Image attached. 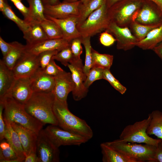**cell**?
<instances>
[{
    "label": "cell",
    "mask_w": 162,
    "mask_h": 162,
    "mask_svg": "<svg viewBox=\"0 0 162 162\" xmlns=\"http://www.w3.org/2000/svg\"><path fill=\"white\" fill-rule=\"evenodd\" d=\"M105 0L103 4L76 27L82 37H91L106 30L110 21Z\"/></svg>",
    "instance_id": "obj_6"
},
{
    "label": "cell",
    "mask_w": 162,
    "mask_h": 162,
    "mask_svg": "<svg viewBox=\"0 0 162 162\" xmlns=\"http://www.w3.org/2000/svg\"><path fill=\"white\" fill-rule=\"evenodd\" d=\"M58 51L57 50L46 51L40 53L38 56L39 69L44 71L52 57Z\"/></svg>",
    "instance_id": "obj_39"
},
{
    "label": "cell",
    "mask_w": 162,
    "mask_h": 162,
    "mask_svg": "<svg viewBox=\"0 0 162 162\" xmlns=\"http://www.w3.org/2000/svg\"><path fill=\"white\" fill-rule=\"evenodd\" d=\"M55 100L52 92H33L24 106L28 113L44 125L48 124L58 126L53 110Z\"/></svg>",
    "instance_id": "obj_2"
},
{
    "label": "cell",
    "mask_w": 162,
    "mask_h": 162,
    "mask_svg": "<svg viewBox=\"0 0 162 162\" xmlns=\"http://www.w3.org/2000/svg\"><path fill=\"white\" fill-rule=\"evenodd\" d=\"M12 47L2 60L6 65L12 70L18 61L26 52V45L17 42H12Z\"/></svg>",
    "instance_id": "obj_26"
},
{
    "label": "cell",
    "mask_w": 162,
    "mask_h": 162,
    "mask_svg": "<svg viewBox=\"0 0 162 162\" xmlns=\"http://www.w3.org/2000/svg\"><path fill=\"white\" fill-rule=\"evenodd\" d=\"M153 50L162 61V41L158 44Z\"/></svg>",
    "instance_id": "obj_48"
},
{
    "label": "cell",
    "mask_w": 162,
    "mask_h": 162,
    "mask_svg": "<svg viewBox=\"0 0 162 162\" xmlns=\"http://www.w3.org/2000/svg\"><path fill=\"white\" fill-rule=\"evenodd\" d=\"M154 159L155 162H162V140L157 146Z\"/></svg>",
    "instance_id": "obj_46"
},
{
    "label": "cell",
    "mask_w": 162,
    "mask_h": 162,
    "mask_svg": "<svg viewBox=\"0 0 162 162\" xmlns=\"http://www.w3.org/2000/svg\"><path fill=\"white\" fill-rule=\"evenodd\" d=\"M29 5L32 20L40 22L46 19L44 14V5L42 0H26Z\"/></svg>",
    "instance_id": "obj_33"
},
{
    "label": "cell",
    "mask_w": 162,
    "mask_h": 162,
    "mask_svg": "<svg viewBox=\"0 0 162 162\" xmlns=\"http://www.w3.org/2000/svg\"><path fill=\"white\" fill-rule=\"evenodd\" d=\"M99 39L100 43L106 46L112 45L116 41L113 36L106 30L100 33Z\"/></svg>",
    "instance_id": "obj_43"
},
{
    "label": "cell",
    "mask_w": 162,
    "mask_h": 162,
    "mask_svg": "<svg viewBox=\"0 0 162 162\" xmlns=\"http://www.w3.org/2000/svg\"><path fill=\"white\" fill-rule=\"evenodd\" d=\"M106 31L115 38L117 49L127 51L136 46L139 41L128 27H122L110 22Z\"/></svg>",
    "instance_id": "obj_11"
},
{
    "label": "cell",
    "mask_w": 162,
    "mask_h": 162,
    "mask_svg": "<svg viewBox=\"0 0 162 162\" xmlns=\"http://www.w3.org/2000/svg\"><path fill=\"white\" fill-rule=\"evenodd\" d=\"M10 123L19 136L26 157L32 152H36L38 134L19 124Z\"/></svg>",
    "instance_id": "obj_16"
},
{
    "label": "cell",
    "mask_w": 162,
    "mask_h": 162,
    "mask_svg": "<svg viewBox=\"0 0 162 162\" xmlns=\"http://www.w3.org/2000/svg\"><path fill=\"white\" fill-rule=\"evenodd\" d=\"M151 119L149 114L147 118L127 125L122 132L119 139L128 142L144 143L157 146L162 140L152 138L146 133Z\"/></svg>",
    "instance_id": "obj_7"
},
{
    "label": "cell",
    "mask_w": 162,
    "mask_h": 162,
    "mask_svg": "<svg viewBox=\"0 0 162 162\" xmlns=\"http://www.w3.org/2000/svg\"><path fill=\"white\" fill-rule=\"evenodd\" d=\"M2 12L6 17L14 22L23 33L26 32L28 29L29 24L24 20L21 19L16 16L7 1Z\"/></svg>",
    "instance_id": "obj_34"
},
{
    "label": "cell",
    "mask_w": 162,
    "mask_h": 162,
    "mask_svg": "<svg viewBox=\"0 0 162 162\" xmlns=\"http://www.w3.org/2000/svg\"><path fill=\"white\" fill-rule=\"evenodd\" d=\"M0 161L6 162H21L13 148L5 139L0 141Z\"/></svg>",
    "instance_id": "obj_29"
},
{
    "label": "cell",
    "mask_w": 162,
    "mask_h": 162,
    "mask_svg": "<svg viewBox=\"0 0 162 162\" xmlns=\"http://www.w3.org/2000/svg\"><path fill=\"white\" fill-rule=\"evenodd\" d=\"M12 47V42L8 43L0 37V48L3 57H4L9 52Z\"/></svg>",
    "instance_id": "obj_45"
},
{
    "label": "cell",
    "mask_w": 162,
    "mask_h": 162,
    "mask_svg": "<svg viewBox=\"0 0 162 162\" xmlns=\"http://www.w3.org/2000/svg\"><path fill=\"white\" fill-rule=\"evenodd\" d=\"M26 45V51L38 55L40 53L47 51L57 50L58 52L70 45L69 42L64 38L47 39L31 45Z\"/></svg>",
    "instance_id": "obj_18"
},
{
    "label": "cell",
    "mask_w": 162,
    "mask_h": 162,
    "mask_svg": "<svg viewBox=\"0 0 162 162\" xmlns=\"http://www.w3.org/2000/svg\"><path fill=\"white\" fill-rule=\"evenodd\" d=\"M107 142L117 151L137 162H155L154 157L156 146L146 144H137L120 139Z\"/></svg>",
    "instance_id": "obj_5"
},
{
    "label": "cell",
    "mask_w": 162,
    "mask_h": 162,
    "mask_svg": "<svg viewBox=\"0 0 162 162\" xmlns=\"http://www.w3.org/2000/svg\"><path fill=\"white\" fill-rule=\"evenodd\" d=\"M154 3L162 12V0H149Z\"/></svg>",
    "instance_id": "obj_51"
},
{
    "label": "cell",
    "mask_w": 162,
    "mask_h": 162,
    "mask_svg": "<svg viewBox=\"0 0 162 162\" xmlns=\"http://www.w3.org/2000/svg\"><path fill=\"white\" fill-rule=\"evenodd\" d=\"M121 0H106V3L107 8H109L116 3Z\"/></svg>",
    "instance_id": "obj_50"
},
{
    "label": "cell",
    "mask_w": 162,
    "mask_h": 162,
    "mask_svg": "<svg viewBox=\"0 0 162 162\" xmlns=\"http://www.w3.org/2000/svg\"><path fill=\"white\" fill-rule=\"evenodd\" d=\"M15 7L23 16L24 20L28 23L33 21L31 16L29 7L25 6L21 2V0H19L13 3Z\"/></svg>",
    "instance_id": "obj_41"
},
{
    "label": "cell",
    "mask_w": 162,
    "mask_h": 162,
    "mask_svg": "<svg viewBox=\"0 0 162 162\" xmlns=\"http://www.w3.org/2000/svg\"><path fill=\"white\" fill-rule=\"evenodd\" d=\"M38 157L36 152H32L26 156L23 162H38Z\"/></svg>",
    "instance_id": "obj_47"
},
{
    "label": "cell",
    "mask_w": 162,
    "mask_h": 162,
    "mask_svg": "<svg viewBox=\"0 0 162 162\" xmlns=\"http://www.w3.org/2000/svg\"><path fill=\"white\" fill-rule=\"evenodd\" d=\"M105 0H88L80 3L78 8L77 24L84 21L93 12L100 8Z\"/></svg>",
    "instance_id": "obj_27"
},
{
    "label": "cell",
    "mask_w": 162,
    "mask_h": 162,
    "mask_svg": "<svg viewBox=\"0 0 162 162\" xmlns=\"http://www.w3.org/2000/svg\"><path fill=\"white\" fill-rule=\"evenodd\" d=\"M81 1L69 2L63 1L54 5H44L45 16L62 19L79 15L78 8Z\"/></svg>",
    "instance_id": "obj_14"
},
{
    "label": "cell",
    "mask_w": 162,
    "mask_h": 162,
    "mask_svg": "<svg viewBox=\"0 0 162 162\" xmlns=\"http://www.w3.org/2000/svg\"><path fill=\"white\" fill-rule=\"evenodd\" d=\"M161 24L146 25L134 21L131 23L129 27L133 34L140 41L144 39L150 32L159 27Z\"/></svg>",
    "instance_id": "obj_32"
},
{
    "label": "cell",
    "mask_w": 162,
    "mask_h": 162,
    "mask_svg": "<svg viewBox=\"0 0 162 162\" xmlns=\"http://www.w3.org/2000/svg\"><path fill=\"white\" fill-rule=\"evenodd\" d=\"M16 79L12 70L0 60V101L9 97Z\"/></svg>",
    "instance_id": "obj_21"
},
{
    "label": "cell",
    "mask_w": 162,
    "mask_h": 162,
    "mask_svg": "<svg viewBox=\"0 0 162 162\" xmlns=\"http://www.w3.org/2000/svg\"><path fill=\"white\" fill-rule=\"evenodd\" d=\"M134 21L146 25L161 24L162 22V12L153 2L149 0H144Z\"/></svg>",
    "instance_id": "obj_12"
},
{
    "label": "cell",
    "mask_w": 162,
    "mask_h": 162,
    "mask_svg": "<svg viewBox=\"0 0 162 162\" xmlns=\"http://www.w3.org/2000/svg\"><path fill=\"white\" fill-rule=\"evenodd\" d=\"M88 0H64V1L69 2H73L76 1H80L82 2H85Z\"/></svg>",
    "instance_id": "obj_53"
},
{
    "label": "cell",
    "mask_w": 162,
    "mask_h": 162,
    "mask_svg": "<svg viewBox=\"0 0 162 162\" xmlns=\"http://www.w3.org/2000/svg\"><path fill=\"white\" fill-rule=\"evenodd\" d=\"M4 104V117L10 123L19 124L33 131L37 134L44 125L40 121L29 114L26 110L24 105L11 97L6 98Z\"/></svg>",
    "instance_id": "obj_3"
},
{
    "label": "cell",
    "mask_w": 162,
    "mask_h": 162,
    "mask_svg": "<svg viewBox=\"0 0 162 162\" xmlns=\"http://www.w3.org/2000/svg\"><path fill=\"white\" fill-rule=\"evenodd\" d=\"M63 70L61 68L56 64L52 57L44 72L47 75L55 76Z\"/></svg>",
    "instance_id": "obj_42"
},
{
    "label": "cell",
    "mask_w": 162,
    "mask_h": 162,
    "mask_svg": "<svg viewBox=\"0 0 162 162\" xmlns=\"http://www.w3.org/2000/svg\"><path fill=\"white\" fill-rule=\"evenodd\" d=\"M150 114L151 119L147 129V134L148 135H154L162 140V112L155 110Z\"/></svg>",
    "instance_id": "obj_28"
},
{
    "label": "cell",
    "mask_w": 162,
    "mask_h": 162,
    "mask_svg": "<svg viewBox=\"0 0 162 162\" xmlns=\"http://www.w3.org/2000/svg\"><path fill=\"white\" fill-rule=\"evenodd\" d=\"M53 110L58 125L62 129L85 137L88 140L93 133L86 121L76 116L69 110L66 101L55 98Z\"/></svg>",
    "instance_id": "obj_1"
},
{
    "label": "cell",
    "mask_w": 162,
    "mask_h": 162,
    "mask_svg": "<svg viewBox=\"0 0 162 162\" xmlns=\"http://www.w3.org/2000/svg\"><path fill=\"white\" fill-rule=\"evenodd\" d=\"M33 93L30 78H20L16 79L9 97L24 105Z\"/></svg>",
    "instance_id": "obj_17"
},
{
    "label": "cell",
    "mask_w": 162,
    "mask_h": 162,
    "mask_svg": "<svg viewBox=\"0 0 162 162\" xmlns=\"http://www.w3.org/2000/svg\"><path fill=\"white\" fill-rule=\"evenodd\" d=\"M55 77V84L52 92L55 98L66 101L68 94L74 88L71 74L63 70Z\"/></svg>",
    "instance_id": "obj_15"
},
{
    "label": "cell",
    "mask_w": 162,
    "mask_h": 162,
    "mask_svg": "<svg viewBox=\"0 0 162 162\" xmlns=\"http://www.w3.org/2000/svg\"><path fill=\"white\" fill-rule=\"evenodd\" d=\"M49 39L63 38L62 32L57 24L54 21L46 18L40 22Z\"/></svg>",
    "instance_id": "obj_31"
},
{
    "label": "cell",
    "mask_w": 162,
    "mask_h": 162,
    "mask_svg": "<svg viewBox=\"0 0 162 162\" xmlns=\"http://www.w3.org/2000/svg\"><path fill=\"white\" fill-rule=\"evenodd\" d=\"M113 59L112 55L100 53L92 48L91 68L98 67L104 70L110 69L112 64Z\"/></svg>",
    "instance_id": "obj_30"
},
{
    "label": "cell",
    "mask_w": 162,
    "mask_h": 162,
    "mask_svg": "<svg viewBox=\"0 0 162 162\" xmlns=\"http://www.w3.org/2000/svg\"><path fill=\"white\" fill-rule=\"evenodd\" d=\"M83 66L81 59H74L67 66L71 72L74 85V88L72 92L73 98L76 101L85 97L88 91L84 84L86 75L83 71Z\"/></svg>",
    "instance_id": "obj_10"
},
{
    "label": "cell",
    "mask_w": 162,
    "mask_h": 162,
    "mask_svg": "<svg viewBox=\"0 0 162 162\" xmlns=\"http://www.w3.org/2000/svg\"><path fill=\"white\" fill-rule=\"evenodd\" d=\"M43 3L45 5H54L59 3L60 0H42Z\"/></svg>",
    "instance_id": "obj_49"
},
{
    "label": "cell",
    "mask_w": 162,
    "mask_h": 162,
    "mask_svg": "<svg viewBox=\"0 0 162 162\" xmlns=\"http://www.w3.org/2000/svg\"><path fill=\"white\" fill-rule=\"evenodd\" d=\"M6 0H0V11H2L4 8Z\"/></svg>",
    "instance_id": "obj_52"
},
{
    "label": "cell",
    "mask_w": 162,
    "mask_h": 162,
    "mask_svg": "<svg viewBox=\"0 0 162 162\" xmlns=\"http://www.w3.org/2000/svg\"><path fill=\"white\" fill-rule=\"evenodd\" d=\"M44 130L53 143L59 148L62 146H80L89 140L82 136L49 124Z\"/></svg>",
    "instance_id": "obj_8"
},
{
    "label": "cell",
    "mask_w": 162,
    "mask_h": 162,
    "mask_svg": "<svg viewBox=\"0 0 162 162\" xmlns=\"http://www.w3.org/2000/svg\"><path fill=\"white\" fill-rule=\"evenodd\" d=\"M30 79L33 92H52L55 84V76L47 75L38 68Z\"/></svg>",
    "instance_id": "obj_19"
},
{
    "label": "cell",
    "mask_w": 162,
    "mask_h": 162,
    "mask_svg": "<svg viewBox=\"0 0 162 162\" xmlns=\"http://www.w3.org/2000/svg\"><path fill=\"white\" fill-rule=\"evenodd\" d=\"M104 70L103 69L99 68H91L87 75L86 80L84 82L85 87L88 89L95 81L103 79Z\"/></svg>",
    "instance_id": "obj_37"
},
{
    "label": "cell",
    "mask_w": 162,
    "mask_h": 162,
    "mask_svg": "<svg viewBox=\"0 0 162 162\" xmlns=\"http://www.w3.org/2000/svg\"><path fill=\"white\" fill-rule=\"evenodd\" d=\"M100 147L103 162H137L116 150L107 142L101 143Z\"/></svg>",
    "instance_id": "obj_23"
},
{
    "label": "cell",
    "mask_w": 162,
    "mask_h": 162,
    "mask_svg": "<svg viewBox=\"0 0 162 162\" xmlns=\"http://www.w3.org/2000/svg\"><path fill=\"white\" fill-rule=\"evenodd\" d=\"M4 104L3 102L0 101V140L4 139L6 130V124L4 119L3 111L4 110Z\"/></svg>",
    "instance_id": "obj_44"
},
{
    "label": "cell",
    "mask_w": 162,
    "mask_h": 162,
    "mask_svg": "<svg viewBox=\"0 0 162 162\" xmlns=\"http://www.w3.org/2000/svg\"><path fill=\"white\" fill-rule=\"evenodd\" d=\"M162 41V23L159 27L150 32L144 39L138 42L136 46L143 50H153Z\"/></svg>",
    "instance_id": "obj_25"
},
{
    "label": "cell",
    "mask_w": 162,
    "mask_h": 162,
    "mask_svg": "<svg viewBox=\"0 0 162 162\" xmlns=\"http://www.w3.org/2000/svg\"><path fill=\"white\" fill-rule=\"evenodd\" d=\"M52 58L60 62L65 66H67L74 59L70 45L58 52Z\"/></svg>",
    "instance_id": "obj_36"
},
{
    "label": "cell",
    "mask_w": 162,
    "mask_h": 162,
    "mask_svg": "<svg viewBox=\"0 0 162 162\" xmlns=\"http://www.w3.org/2000/svg\"><path fill=\"white\" fill-rule=\"evenodd\" d=\"M69 43L74 59H80V56L82 52L81 37L72 40L69 42Z\"/></svg>",
    "instance_id": "obj_40"
},
{
    "label": "cell",
    "mask_w": 162,
    "mask_h": 162,
    "mask_svg": "<svg viewBox=\"0 0 162 162\" xmlns=\"http://www.w3.org/2000/svg\"><path fill=\"white\" fill-rule=\"evenodd\" d=\"M36 153L38 162H58L60 151L42 129L38 134Z\"/></svg>",
    "instance_id": "obj_9"
},
{
    "label": "cell",
    "mask_w": 162,
    "mask_h": 162,
    "mask_svg": "<svg viewBox=\"0 0 162 162\" xmlns=\"http://www.w3.org/2000/svg\"><path fill=\"white\" fill-rule=\"evenodd\" d=\"M103 79L108 81L112 86L121 94H124L126 92V88L114 77L110 69L104 70Z\"/></svg>",
    "instance_id": "obj_38"
},
{
    "label": "cell",
    "mask_w": 162,
    "mask_h": 162,
    "mask_svg": "<svg viewBox=\"0 0 162 162\" xmlns=\"http://www.w3.org/2000/svg\"><path fill=\"white\" fill-rule=\"evenodd\" d=\"M91 37H82V43L83 44L85 50V64L83 67V71L87 75L91 68L92 53V47L90 41Z\"/></svg>",
    "instance_id": "obj_35"
},
{
    "label": "cell",
    "mask_w": 162,
    "mask_h": 162,
    "mask_svg": "<svg viewBox=\"0 0 162 162\" xmlns=\"http://www.w3.org/2000/svg\"><path fill=\"white\" fill-rule=\"evenodd\" d=\"M39 68L38 56L27 52L22 56L12 70L16 79L30 78Z\"/></svg>",
    "instance_id": "obj_13"
},
{
    "label": "cell",
    "mask_w": 162,
    "mask_h": 162,
    "mask_svg": "<svg viewBox=\"0 0 162 162\" xmlns=\"http://www.w3.org/2000/svg\"><path fill=\"white\" fill-rule=\"evenodd\" d=\"M10 0L13 3H14V2L17 1L22 0Z\"/></svg>",
    "instance_id": "obj_54"
},
{
    "label": "cell",
    "mask_w": 162,
    "mask_h": 162,
    "mask_svg": "<svg viewBox=\"0 0 162 162\" xmlns=\"http://www.w3.org/2000/svg\"><path fill=\"white\" fill-rule=\"evenodd\" d=\"M6 124V130L4 139L11 145L20 159L23 162L26 155L19 136L11 126L10 122L4 116Z\"/></svg>",
    "instance_id": "obj_24"
},
{
    "label": "cell",
    "mask_w": 162,
    "mask_h": 162,
    "mask_svg": "<svg viewBox=\"0 0 162 162\" xmlns=\"http://www.w3.org/2000/svg\"><path fill=\"white\" fill-rule=\"evenodd\" d=\"M144 0H121L108 9L110 22L122 27H128L135 18Z\"/></svg>",
    "instance_id": "obj_4"
},
{
    "label": "cell",
    "mask_w": 162,
    "mask_h": 162,
    "mask_svg": "<svg viewBox=\"0 0 162 162\" xmlns=\"http://www.w3.org/2000/svg\"><path fill=\"white\" fill-rule=\"evenodd\" d=\"M45 17L57 24L62 32L63 38L69 42L74 39L81 37L76 27L77 16H71L62 19H57L48 16Z\"/></svg>",
    "instance_id": "obj_20"
},
{
    "label": "cell",
    "mask_w": 162,
    "mask_h": 162,
    "mask_svg": "<svg viewBox=\"0 0 162 162\" xmlns=\"http://www.w3.org/2000/svg\"><path fill=\"white\" fill-rule=\"evenodd\" d=\"M29 24L28 29L23 33L26 45H33L48 39L40 22L32 21Z\"/></svg>",
    "instance_id": "obj_22"
}]
</instances>
